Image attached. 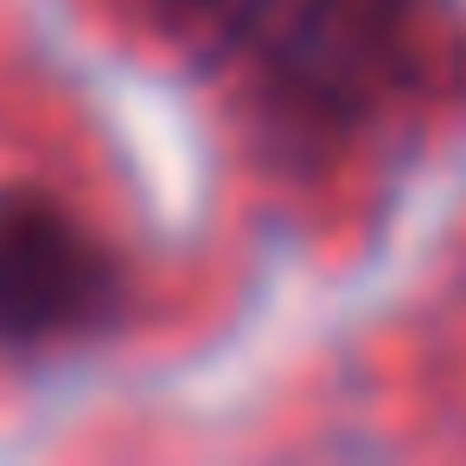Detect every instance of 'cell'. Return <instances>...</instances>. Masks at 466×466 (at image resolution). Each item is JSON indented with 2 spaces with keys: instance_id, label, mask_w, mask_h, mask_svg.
<instances>
[{
  "instance_id": "cell-1",
  "label": "cell",
  "mask_w": 466,
  "mask_h": 466,
  "mask_svg": "<svg viewBox=\"0 0 466 466\" xmlns=\"http://www.w3.org/2000/svg\"><path fill=\"white\" fill-rule=\"evenodd\" d=\"M128 307L116 249L58 198H0V351H58L103 339Z\"/></svg>"
}]
</instances>
